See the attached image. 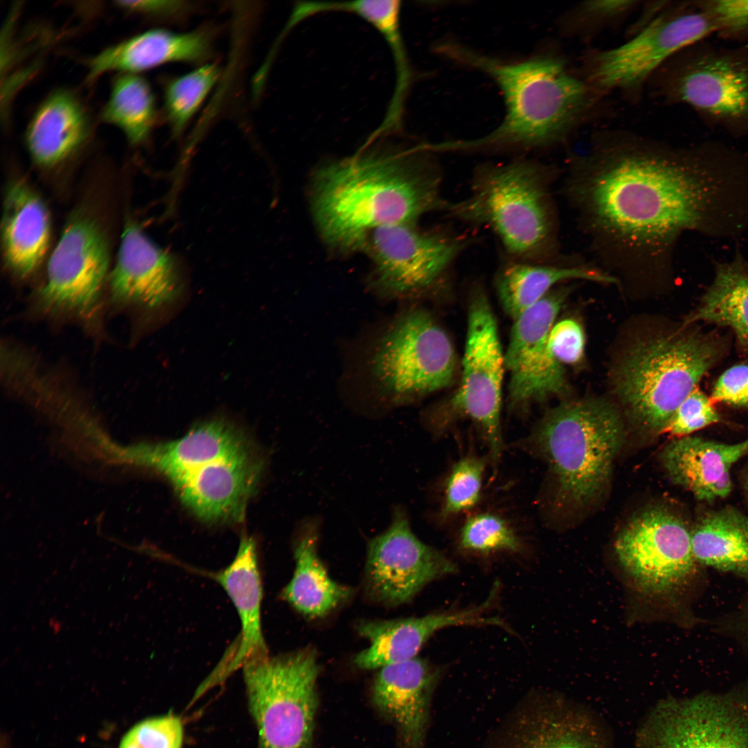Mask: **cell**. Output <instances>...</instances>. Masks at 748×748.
Masks as SVG:
<instances>
[{
	"label": "cell",
	"mask_w": 748,
	"mask_h": 748,
	"mask_svg": "<svg viewBox=\"0 0 748 748\" xmlns=\"http://www.w3.org/2000/svg\"><path fill=\"white\" fill-rule=\"evenodd\" d=\"M184 728L174 715L151 718L134 725L122 738L118 748H181Z\"/></svg>",
	"instance_id": "cell-38"
},
{
	"label": "cell",
	"mask_w": 748,
	"mask_h": 748,
	"mask_svg": "<svg viewBox=\"0 0 748 748\" xmlns=\"http://www.w3.org/2000/svg\"><path fill=\"white\" fill-rule=\"evenodd\" d=\"M88 130L87 116L77 98L66 91H57L35 113L26 133V143L34 162L51 168L82 147Z\"/></svg>",
	"instance_id": "cell-28"
},
{
	"label": "cell",
	"mask_w": 748,
	"mask_h": 748,
	"mask_svg": "<svg viewBox=\"0 0 748 748\" xmlns=\"http://www.w3.org/2000/svg\"><path fill=\"white\" fill-rule=\"evenodd\" d=\"M208 39L203 33H175L151 30L110 46L89 63L88 79L109 71L134 73L175 61H197L208 53Z\"/></svg>",
	"instance_id": "cell-26"
},
{
	"label": "cell",
	"mask_w": 748,
	"mask_h": 748,
	"mask_svg": "<svg viewBox=\"0 0 748 748\" xmlns=\"http://www.w3.org/2000/svg\"><path fill=\"white\" fill-rule=\"evenodd\" d=\"M643 1L628 0L584 1L561 17L560 27L571 38L588 41L607 28L624 21Z\"/></svg>",
	"instance_id": "cell-33"
},
{
	"label": "cell",
	"mask_w": 748,
	"mask_h": 748,
	"mask_svg": "<svg viewBox=\"0 0 748 748\" xmlns=\"http://www.w3.org/2000/svg\"><path fill=\"white\" fill-rule=\"evenodd\" d=\"M456 571L453 562L413 533L407 511L398 506L389 527L368 542L365 589L372 600L394 607L409 602L429 582Z\"/></svg>",
	"instance_id": "cell-17"
},
{
	"label": "cell",
	"mask_w": 748,
	"mask_h": 748,
	"mask_svg": "<svg viewBox=\"0 0 748 748\" xmlns=\"http://www.w3.org/2000/svg\"><path fill=\"white\" fill-rule=\"evenodd\" d=\"M490 599L480 606L465 610L431 614L386 621H364L357 631L368 646L355 658L357 666L371 670L403 662L416 657L427 640L438 630L453 625H493L503 626L497 617L487 616L484 610Z\"/></svg>",
	"instance_id": "cell-22"
},
{
	"label": "cell",
	"mask_w": 748,
	"mask_h": 748,
	"mask_svg": "<svg viewBox=\"0 0 748 748\" xmlns=\"http://www.w3.org/2000/svg\"><path fill=\"white\" fill-rule=\"evenodd\" d=\"M438 50L492 78L503 92L506 112L499 127L482 137L431 143L435 153L528 150L556 144L589 121L604 96L555 54L509 62L457 44L444 43Z\"/></svg>",
	"instance_id": "cell-3"
},
{
	"label": "cell",
	"mask_w": 748,
	"mask_h": 748,
	"mask_svg": "<svg viewBox=\"0 0 748 748\" xmlns=\"http://www.w3.org/2000/svg\"><path fill=\"white\" fill-rule=\"evenodd\" d=\"M294 546L295 569L281 597L311 618L323 617L346 602L352 589L330 578L318 553L320 522L305 519Z\"/></svg>",
	"instance_id": "cell-27"
},
{
	"label": "cell",
	"mask_w": 748,
	"mask_h": 748,
	"mask_svg": "<svg viewBox=\"0 0 748 748\" xmlns=\"http://www.w3.org/2000/svg\"><path fill=\"white\" fill-rule=\"evenodd\" d=\"M745 488L746 492H747V493L748 495V471L747 472L746 477H745Z\"/></svg>",
	"instance_id": "cell-44"
},
{
	"label": "cell",
	"mask_w": 748,
	"mask_h": 748,
	"mask_svg": "<svg viewBox=\"0 0 748 748\" xmlns=\"http://www.w3.org/2000/svg\"><path fill=\"white\" fill-rule=\"evenodd\" d=\"M212 577L231 600L241 624L238 647L233 659L213 672L215 681L220 683L247 663L268 656L261 625L262 587L254 540L243 536L232 562Z\"/></svg>",
	"instance_id": "cell-24"
},
{
	"label": "cell",
	"mask_w": 748,
	"mask_h": 748,
	"mask_svg": "<svg viewBox=\"0 0 748 748\" xmlns=\"http://www.w3.org/2000/svg\"><path fill=\"white\" fill-rule=\"evenodd\" d=\"M704 148L677 150L623 130L598 132L580 161L591 172L576 187L592 226L629 249L659 251L700 220L703 193L691 172Z\"/></svg>",
	"instance_id": "cell-1"
},
{
	"label": "cell",
	"mask_w": 748,
	"mask_h": 748,
	"mask_svg": "<svg viewBox=\"0 0 748 748\" xmlns=\"http://www.w3.org/2000/svg\"><path fill=\"white\" fill-rule=\"evenodd\" d=\"M720 420L709 398L696 389L678 407L662 432L684 437Z\"/></svg>",
	"instance_id": "cell-39"
},
{
	"label": "cell",
	"mask_w": 748,
	"mask_h": 748,
	"mask_svg": "<svg viewBox=\"0 0 748 748\" xmlns=\"http://www.w3.org/2000/svg\"><path fill=\"white\" fill-rule=\"evenodd\" d=\"M495 278L499 301L505 312L515 320L542 300L557 283L581 279L617 283L616 278L585 267H567L514 260L505 256Z\"/></svg>",
	"instance_id": "cell-29"
},
{
	"label": "cell",
	"mask_w": 748,
	"mask_h": 748,
	"mask_svg": "<svg viewBox=\"0 0 748 748\" xmlns=\"http://www.w3.org/2000/svg\"><path fill=\"white\" fill-rule=\"evenodd\" d=\"M550 350L560 364H576L584 356L585 337L581 325L571 318L553 326L549 339Z\"/></svg>",
	"instance_id": "cell-40"
},
{
	"label": "cell",
	"mask_w": 748,
	"mask_h": 748,
	"mask_svg": "<svg viewBox=\"0 0 748 748\" xmlns=\"http://www.w3.org/2000/svg\"><path fill=\"white\" fill-rule=\"evenodd\" d=\"M242 668L258 748H310L320 673L314 650L267 656Z\"/></svg>",
	"instance_id": "cell-9"
},
{
	"label": "cell",
	"mask_w": 748,
	"mask_h": 748,
	"mask_svg": "<svg viewBox=\"0 0 748 748\" xmlns=\"http://www.w3.org/2000/svg\"><path fill=\"white\" fill-rule=\"evenodd\" d=\"M565 289L550 291L514 320L504 353L509 373L508 399L513 408L564 393V369L549 348V334L567 296Z\"/></svg>",
	"instance_id": "cell-19"
},
{
	"label": "cell",
	"mask_w": 748,
	"mask_h": 748,
	"mask_svg": "<svg viewBox=\"0 0 748 748\" xmlns=\"http://www.w3.org/2000/svg\"><path fill=\"white\" fill-rule=\"evenodd\" d=\"M748 454V438L727 444L697 436L670 441L660 458L673 483L692 493L698 500L711 502L727 497L731 491L732 466Z\"/></svg>",
	"instance_id": "cell-23"
},
{
	"label": "cell",
	"mask_w": 748,
	"mask_h": 748,
	"mask_svg": "<svg viewBox=\"0 0 748 748\" xmlns=\"http://www.w3.org/2000/svg\"><path fill=\"white\" fill-rule=\"evenodd\" d=\"M113 302L152 309L172 301L181 289L175 258L152 242L130 218L125 222L116 263L109 274Z\"/></svg>",
	"instance_id": "cell-20"
},
{
	"label": "cell",
	"mask_w": 748,
	"mask_h": 748,
	"mask_svg": "<svg viewBox=\"0 0 748 748\" xmlns=\"http://www.w3.org/2000/svg\"><path fill=\"white\" fill-rule=\"evenodd\" d=\"M697 321L730 328L748 350V266L742 260L717 267L713 282L683 327Z\"/></svg>",
	"instance_id": "cell-31"
},
{
	"label": "cell",
	"mask_w": 748,
	"mask_h": 748,
	"mask_svg": "<svg viewBox=\"0 0 748 748\" xmlns=\"http://www.w3.org/2000/svg\"><path fill=\"white\" fill-rule=\"evenodd\" d=\"M624 438L623 422L615 407L590 398L560 403L522 445L546 462L558 500L583 504L608 482Z\"/></svg>",
	"instance_id": "cell-6"
},
{
	"label": "cell",
	"mask_w": 748,
	"mask_h": 748,
	"mask_svg": "<svg viewBox=\"0 0 748 748\" xmlns=\"http://www.w3.org/2000/svg\"><path fill=\"white\" fill-rule=\"evenodd\" d=\"M634 748H748V695L661 699L640 723Z\"/></svg>",
	"instance_id": "cell-13"
},
{
	"label": "cell",
	"mask_w": 748,
	"mask_h": 748,
	"mask_svg": "<svg viewBox=\"0 0 748 748\" xmlns=\"http://www.w3.org/2000/svg\"><path fill=\"white\" fill-rule=\"evenodd\" d=\"M461 384L450 402L434 416L431 429L442 434L458 418L471 419L481 429L495 467L504 443L501 427L504 354L495 317L481 287L470 301Z\"/></svg>",
	"instance_id": "cell-11"
},
{
	"label": "cell",
	"mask_w": 748,
	"mask_h": 748,
	"mask_svg": "<svg viewBox=\"0 0 748 748\" xmlns=\"http://www.w3.org/2000/svg\"><path fill=\"white\" fill-rule=\"evenodd\" d=\"M116 3L133 11L161 15L172 14L185 7L184 2L179 1H125Z\"/></svg>",
	"instance_id": "cell-42"
},
{
	"label": "cell",
	"mask_w": 748,
	"mask_h": 748,
	"mask_svg": "<svg viewBox=\"0 0 748 748\" xmlns=\"http://www.w3.org/2000/svg\"><path fill=\"white\" fill-rule=\"evenodd\" d=\"M487 460L467 454L452 466L444 485L439 517L445 522L474 508L479 502Z\"/></svg>",
	"instance_id": "cell-35"
},
{
	"label": "cell",
	"mask_w": 748,
	"mask_h": 748,
	"mask_svg": "<svg viewBox=\"0 0 748 748\" xmlns=\"http://www.w3.org/2000/svg\"><path fill=\"white\" fill-rule=\"evenodd\" d=\"M458 546L464 551L480 555L498 553H517L522 541L501 516L483 512L468 517L459 533Z\"/></svg>",
	"instance_id": "cell-34"
},
{
	"label": "cell",
	"mask_w": 748,
	"mask_h": 748,
	"mask_svg": "<svg viewBox=\"0 0 748 748\" xmlns=\"http://www.w3.org/2000/svg\"><path fill=\"white\" fill-rule=\"evenodd\" d=\"M647 87L666 104L688 106L709 127L748 134L747 46L695 42L666 61Z\"/></svg>",
	"instance_id": "cell-8"
},
{
	"label": "cell",
	"mask_w": 748,
	"mask_h": 748,
	"mask_svg": "<svg viewBox=\"0 0 748 748\" xmlns=\"http://www.w3.org/2000/svg\"><path fill=\"white\" fill-rule=\"evenodd\" d=\"M549 180L548 170L533 161L483 163L473 172L469 195L449 202L444 213L487 227L506 257L540 263L554 247Z\"/></svg>",
	"instance_id": "cell-5"
},
{
	"label": "cell",
	"mask_w": 748,
	"mask_h": 748,
	"mask_svg": "<svg viewBox=\"0 0 748 748\" xmlns=\"http://www.w3.org/2000/svg\"><path fill=\"white\" fill-rule=\"evenodd\" d=\"M712 398L730 405L748 407V362L734 365L722 373L713 386Z\"/></svg>",
	"instance_id": "cell-41"
},
{
	"label": "cell",
	"mask_w": 748,
	"mask_h": 748,
	"mask_svg": "<svg viewBox=\"0 0 748 748\" xmlns=\"http://www.w3.org/2000/svg\"><path fill=\"white\" fill-rule=\"evenodd\" d=\"M219 77L214 64H206L175 80L166 93V108L175 133H179L197 110Z\"/></svg>",
	"instance_id": "cell-36"
},
{
	"label": "cell",
	"mask_w": 748,
	"mask_h": 748,
	"mask_svg": "<svg viewBox=\"0 0 748 748\" xmlns=\"http://www.w3.org/2000/svg\"><path fill=\"white\" fill-rule=\"evenodd\" d=\"M696 562L748 578V516L731 506L704 512L691 529Z\"/></svg>",
	"instance_id": "cell-30"
},
{
	"label": "cell",
	"mask_w": 748,
	"mask_h": 748,
	"mask_svg": "<svg viewBox=\"0 0 748 748\" xmlns=\"http://www.w3.org/2000/svg\"><path fill=\"white\" fill-rule=\"evenodd\" d=\"M715 29L693 1H670L647 27L613 48L588 51L580 76L605 94L617 91L637 102L654 73L684 48L707 39Z\"/></svg>",
	"instance_id": "cell-10"
},
{
	"label": "cell",
	"mask_w": 748,
	"mask_h": 748,
	"mask_svg": "<svg viewBox=\"0 0 748 748\" xmlns=\"http://www.w3.org/2000/svg\"><path fill=\"white\" fill-rule=\"evenodd\" d=\"M382 385L399 398L433 393L449 386L456 368L454 346L427 312L411 310L386 333L373 359Z\"/></svg>",
	"instance_id": "cell-15"
},
{
	"label": "cell",
	"mask_w": 748,
	"mask_h": 748,
	"mask_svg": "<svg viewBox=\"0 0 748 748\" xmlns=\"http://www.w3.org/2000/svg\"><path fill=\"white\" fill-rule=\"evenodd\" d=\"M709 334L675 331L636 343L614 375V389L629 417L662 432L681 403L722 353Z\"/></svg>",
	"instance_id": "cell-7"
},
{
	"label": "cell",
	"mask_w": 748,
	"mask_h": 748,
	"mask_svg": "<svg viewBox=\"0 0 748 748\" xmlns=\"http://www.w3.org/2000/svg\"><path fill=\"white\" fill-rule=\"evenodd\" d=\"M109 265L108 242L99 223L84 214L73 216L48 259L45 282L34 297L36 310L97 327Z\"/></svg>",
	"instance_id": "cell-12"
},
{
	"label": "cell",
	"mask_w": 748,
	"mask_h": 748,
	"mask_svg": "<svg viewBox=\"0 0 748 748\" xmlns=\"http://www.w3.org/2000/svg\"><path fill=\"white\" fill-rule=\"evenodd\" d=\"M440 670L415 657L380 668L372 688L377 709L394 725L401 748H425Z\"/></svg>",
	"instance_id": "cell-21"
},
{
	"label": "cell",
	"mask_w": 748,
	"mask_h": 748,
	"mask_svg": "<svg viewBox=\"0 0 748 748\" xmlns=\"http://www.w3.org/2000/svg\"><path fill=\"white\" fill-rule=\"evenodd\" d=\"M614 550L636 585L655 594L682 585L696 563L691 530L679 516L661 508L632 517L618 534Z\"/></svg>",
	"instance_id": "cell-16"
},
{
	"label": "cell",
	"mask_w": 748,
	"mask_h": 748,
	"mask_svg": "<svg viewBox=\"0 0 748 748\" xmlns=\"http://www.w3.org/2000/svg\"><path fill=\"white\" fill-rule=\"evenodd\" d=\"M51 238L47 206L24 180L15 179L5 192L1 244L7 268L17 277L32 276L41 265Z\"/></svg>",
	"instance_id": "cell-25"
},
{
	"label": "cell",
	"mask_w": 748,
	"mask_h": 748,
	"mask_svg": "<svg viewBox=\"0 0 748 748\" xmlns=\"http://www.w3.org/2000/svg\"><path fill=\"white\" fill-rule=\"evenodd\" d=\"M670 1L642 2L639 18L629 28L628 35L632 37L650 23L668 6Z\"/></svg>",
	"instance_id": "cell-43"
},
{
	"label": "cell",
	"mask_w": 748,
	"mask_h": 748,
	"mask_svg": "<svg viewBox=\"0 0 748 748\" xmlns=\"http://www.w3.org/2000/svg\"><path fill=\"white\" fill-rule=\"evenodd\" d=\"M434 153L422 144H381L322 167L315 176L312 206L317 225L332 245H364L380 226L415 224L445 213L443 175Z\"/></svg>",
	"instance_id": "cell-2"
},
{
	"label": "cell",
	"mask_w": 748,
	"mask_h": 748,
	"mask_svg": "<svg viewBox=\"0 0 748 748\" xmlns=\"http://www.w3.org/2000/svg\"><path fill=\"white\" fill-rule=\"evenodd\" d=\"M693 2L708 16L720 39L748 46V0Z\"/></svg>",
	"instance_id": "cell-37"
},
{
	"label": "cell",
	"mask_w": 748,
	"mask_h": 748,
	"mask_svg": "<svg viewBox=\"0 0 748 748\" xmlns=\"http://www.w3.org/2000/svg\"><path fill=\"white\" fill-rule=\"evenodd\" d=\"M154 114L148 84L136 75L125 73L114 81L102 118L121 129L132 144H139L148 136Z\"/></svg>",
	"instance_id": "cell-32"
},
{
	"label": "cell",
	"mask_w": 748,
	"mask_h": 748,
	"mask_svg": "<svg viewBox=\"0 0 748 748\" xmlns=\"http://www.w3.org/2000/svg\"><path fill=\"white\" fill-rule=\"evenodd\" d=\"M476 238L448 226L422 229L415 224H397L373 229L364 245L380 284L395 293L411 294L431 290L445 280Z\"/></svg>",
	"instance_id": "cell-14"
},
{
	"label": "cell",
	"mask_w": 748,
	"mask_h": 748,
	"mask_svg": "<svg viewBox=\"0 0 748 748\" xmlns=\"http://www.w3.org/2000/svg\"><path fill=\"white\" fill-rule=\"evenodd\" d=\"M486 748H613L603 718L589 706L555 694L519 704Z\"/></svg>",
	"instance_id": "cell-18"
},
{
	"label": "cell",
	"mask_w": 748,
	"mask_h": 748,
	"mask_svg": "<svg viewBox=\"0 0 748 748\" xmlns=\"http://www.w3.org/2000/svg\"><path fill=\"white\" fill-rule=\"evenodd\" d=\"M127 459L172 484L182 504L209 523L241 521L262 477L265 460L237 427L214 420L182 438L132 447Z\"/></svg>",
	"instance_id": "cell-4"
}]
</instances>
